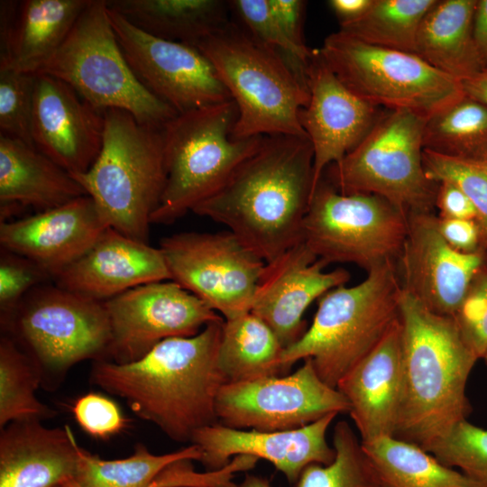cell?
Wrapping results in <instances>:
<instances>
[{
  "label": "cell",
  "mask_w": 487,
  "mask_h": 487,
  "mask_svg": "<svg viewBox=\"0 0 487 487\" xmlns=\"http://www.w3.org/2000/svg\"><path fill=\"white\" fill-rule=\"evenodd\" d=\"M462 86L466 96L487 105V69L462 81Z\"/></svg>",
  "instance_id": "681fc988"
},
{
  "label": "cell",
  "mask_w": 487,
  "mask_h": 487,
  "mask_svg": "<svg viewBox=\"0 0 487 487\" xmlns=\"http://www.w3.org/2000/svg\"><path fill=\"white\" fill-rule=\"evenodd\" d=\"M161 487H210L205 485H193V484H176V485H166Z\"/></svg>",
  "instance_id": "f5cc1de1"
},
{
  "label": "cell",
  "mask_w": 487,
  "mask_h": 487,
  "mask_svg": "<svg viewBox=\"0 0 487 487\" xmlns=\"http://www.w3.org/2000/svg\"><path fill=\"white\" fill-rule=\"evenodd\" d=\"M41 377L30 356L9 335L0 339V427L15 421L52 418L56 416L36 397Z\"/></svg>",
  "instance_id": "836d02e7"
},
{
  "label": "cell",
  "mask_w": 487,
  "mask_h": 487,
  "mask_svg": "<svg viewBox=\"0 0 487 487\" xmlns=\"http://www.w3.org/2000/svg\"><path fill=\"white\" fill-rule=\"evenodd\" d=\"M61 487H82L74 478L67 479Z\"/></svg>",
  "instance_id": "816d5d0a"
},
{
  "label": "cell",
  "mask_w": 487,
  "mask_h": 487,
  "mask_svg": "<svg viewBox=\"0 0 487 487\" xmlns=\"http://www.w3.org/2000/svg\"><path fill=\"white\" fill-rule=\"evenodd\" d=\"M485 256H486V258H487V249H486V251H485Z\"/></svg>",
  "instance_id": "11a10c76"
},
{
  "label": "cell",
  "mask_w": 487,
  "mask_h": 487,
  "mask_svg": "<svg viewBox=\"0 0 487 487\" xmlns=\"http://www.w3.org/2000/svg\"><path fill=\"white\" fill-rule=\"evenodd\" d=\"M403 394L394 437L426 450L472 411L465 389L479 360L453 317L401 290Z\"/></svg>",
  "instance_id": "3957f363"
},
{
  "label": "cell",
  "mask_w": 487,
  "mask_h": 487,
  "mask_svg": "<svg viewBox=\"0 0 487 487\" xmlns=\"http://www.w3.org/2000/svg\"><path fill=\"white\" fill-rule=\"evenodd\" d=\"M51 277L32 260L1 248L0 321L8 317L23 298Z\"/></svg>",
  "instance_id": "b9f144b4"
},
{
  "label": "cell",
  "mask_w": 487,
  "mask_h": 487,
  "mask_svg": "<svg viewBox=\"0 0 487 487\" xmlns=\"http://www.w3.org/2000/svg\"><path fill=\"white\" fill-rule=\"evenodd\" d=\"M237 487H272L270 482L263 477L246 473Z\"/></svg>",
  "instance_id": "f907efd6"
},
{
  "label": "cell",
  "mask_w": 487,
  "mask_h": 487,
  "mask_svg": "<svg viewBox=\"0 0 487 487\" xmlns=\"http://www.w3.org/2000/svg\"><path fill=\"white\" fill-rule=\"evenodd\" d=\"M453 318L466 345L478 359H482L487 352L486 256Z\"/></svg>",
  "instance_id": "60d3db41"
},
{
  "label": "cell",
  "mask_w": 487,
  "mask_h": 487,
  "mask_svg": "<svg viewBox=\"0 0 487 487\" xmlns=\"http://www.w3.org/2000/svg\"><path fill=\"white\" fill-rule=\"evenodd\" d=\"M437 218L438 230L452 248L464 253L485 252L475 220Z\"/></svg>",
  "instance_id": "ee69618b"
},
{
  "label": "cell",
  "mask_w": 487,
  "mask_h": 487,
  "mask_svg": "<svg viewBox=\"0 0 487 487\" xmlns=\"http://www.w3.org/2000/svg\"><path fill=\"white\" fill-rule=\"evenodd\" d=\"M407 234V215L371 194H343L322 179L302 224L301 240L319 260L354 263L369 272L396 263Z\"/></svg>",
  "instance_id": "7c38bea8"
},
{
  "label": "cell",
  "mask_w": 487,
  "mask_h": 487,
  "mask_svg": "<svg viewBox=\"0 0 487 487\" xmlns=\"http://www.w3.org/2000/svg\"><path fill=\"white\" fill-rule=\"evenodd\" d=\"M308 137L264 135L225 184L192 212L226 226L265 262L301 242L312 196Z\"/></svg>",
  "instance_id": "7a4b0ae2"
},
{
  "label": "cell",
  "mask_w": 487,
  "mask_h": 487,
  "mask_svg": "<svg viewBox=\"0 0 487 487\" xmlns=\"http://www.w3.org/2000/svg\"><path fill=\"white\" fill-rule=\"evenodd\" d=\"M334 460L328 464H312L300 473L294 487H383L361 439L349 423L334 427Z\"/></svg>",
  "instance_id": "d590c367"
},
{
  "label": "cell",
  "mask_w": 487,
  "mask_h": 487,
  "mask_svg": "<svg viewBox=\"0 0 487 487\" xmlns=\"http://www.w3.org/2000/svg\"><path fill=\"white\" fill-rule=\"evenodd\" d=\"M303 361L290 374L225 383L216 401L218 422L235 429L283 431L348 413L347 399L320 378L311 359Z\"/></svg>",
  "instance_id": "5bb4252c"
},
{
  "label": "cell",
  "mask_w": 487,
  "mask_h": 487,
  "mask_svg": "<svg viewBox=\"0 0 487 487\" xmlns=\"http://www.w3.org/2000/svg\"><path fill=\"white\" fill-rule=\"evenodd\" d=\"M110 227L87 195L32 216L0 223L2 249L23 255L53 280Z\"/></svg>",
  "instance_id": "7402d4cb"
},
{
  "label": "cell",
  "mask_w": 487,
  "mask_h": 487,
  "mask_svg": "<svg viewBox=\"0 0 487 487\" xmlns=\"http://www.w3.org/2000/svg\"><path fill=\"white\" fill-rule=\"evenodd\" d=\"M89 0L19 2L0 68L38 74L62 45Z\"/></svg>",
  "instance_id": "83f0119b"
},
{
  "label": "cell",
  "mask_w": 487,
  "mask_h": 487,
  "mask_svg": "<svg viewBox=\"0 0 487 487\" xmlns=\"http://www.w3.org/2000/svg\"><path fill=\"white\" fill-rule=\"evenodd\" d=\"M374 0H330L328 5L337 17L340 27L363 17Z\"/></svg>",
  "instance_id": "7dc6e473"
},
{
  "label": "cell",
  "mask_w": 487,
  "mask_h": 487,
  "mask_svg": "<svg viewBox=\"0 0 487 487\" xmlns=\"http://www.w3.org/2000/svg\"><path fill=\"white\" fill-rule=\"evenodd\" d=\"M283 349L270 326L249 312L225 319L217 363L225 383L284 375Z\"/></svg>",
  "instance_id": "f546056e"
},
{
  "label": "cell",
  "mask_w": 487,
  "mask_h": 487,
  "mask_svg": "<svg viewBox=\"0 0 487 487\" xmlns=\"http://www.w3.org/2000/svg\"><path fill=\"white\" fill-rule=\"evenodd\" d=\"M423 149L487 164V105L464 96L427 118Z\"/></svg>",
  "instance_id": "1f68e13d"
},
{
  "label": "cell",
  "mask_w": 487,
  "mask_h": 487,
  "mask_svg": "<svg viewBox=\"0 0 487 487\" xmlns=\"http://www.w3.org/2000/svg\"><path fill=\"white\" fill-rule=\"evenodd\" d=\"M437 184L435 207L438 209L439 218L476 220V209L460 188L447 181Z\"/></svg>",
  "instance_id": "bcb514c9"
},
{
  "label": "cell",
  "mask_w": 487,
  "mask_h": 487,
  "mask_svg": "<svg viewBox=\"0 0 487 487\" xmlns=\"http://www.w3.org/2000/svg\"><path fill=\"white\" fill-rule=\"evenodd\" d=\"M108 15L136 77L178 114L232 99L211 63L198 49L153 36L109 8Z\"/></svg>",
  "instance_id": "2e32d148"
},
{
  "label": "cell",
  "mask_w": 487,
  "mask_h": 487,
  "mask_svg": "<svg viewBox=\"0 0 487 487\" xmlns=\"http://www.w3.org/2000/svg\"><path fill=\"white\" fill-rule=\"evenodd\" d=\"M326 266L302 241L265 262L251 312L270 326L284 349L308 329L303 315L309 305L349 281L347 271H325Z\"/></svg>",
  "instance_id": "d6986e66"
},
{
  "label": "cell",
  "mask_w": 487,
  "mask_h": 487,
  "mask_svg": "<svg viewBox=\"0 0 487 487\" xmlns=\"http://www.w3.org/2000/svg\"><path fill=\"white\" fill-rule=\"evenodd\" d=\"M85 195L69 171L34 146L0 134L1 221L20 207L41 212Z\"/></svg>",
  "instance_id": "484cf974"
},
{
  "label": "cell",
  "mask_w": 487,
  "mask_h": 487,
  "mask_svg": "<svg viewBox=\"0 0 487 487\" xmlns=\"http://www.w3.org/2000/svg\"><path fill=\"white\" fill-rule=\"evenodd\" d=\"M78 444L69 426L9 423L0 432V487H61L75 476Z\"/></svg>",
  "instance_id": "d4e9b609"
},
{
  "label": "cell",
  "mask_w": 487,
  "mask_h": 487,
  "mask_svg": "<svg viewBox=\"0 0 487 487\" xmlns=\"http://www.w3.org/2000/svg\"><path fill=\"white\" fill-rule=\"evenodd\" d=\"M170 280L224 319L251 312L265 262L233 233L182 232L160 243Z\"/></svg>",
  "instance_id": "4fadbf2b"
},
{
  "label": "cell",
  "mask_w": 487,
  "mask_h": 487,
  "mask_svg": "<svg viewBox=\"0 0 487 487\" xmlns=\"http://www.w3.org/2000/svg\"><path fill=\"white\" fill-rule=\"evenodd\" d=\"M473 38L483 70L487 69V0L477 1L473 19Z\"/></svg>",
  "instance_id": "c3c4849f"
},
{
  "label": "cell",
  "mask_w": 487,
  "mask_h": 487,
  "mask_svg": "<svg viewBox=\"0 0 487 487\" xmlns=\"http://www.w3.org/2000/svg\"><path fill=\"white\" fill-rule=\"evenodd\" d=\"M104 112L64 81L36 74L32 119L33 146L70 174L87 171L103 144Z\"/></svg>",
  "instance_id": "44dd1931"
},
{
  "label": "cell",
  "mask_w": 487,
  "mask_h": 487,
  "mask_svg": "<svg viewBox=\"0 0 487 487\" xmlns=\"http://www.w3.org/2000/svg\"><path fill=\"white\" fill-rule=\"evenodd\" d=\"M107 7L158 38L193 46L228 20L220 0H106Z\"/></svg>",
  "instance_id": "f1b7e54d"
},
{
  "label": "cell",
  "mask_w": 487,
  "mask_h": 487,
  "mask_svg": "<svg viewBox=\"0 0 487 487\" xmlns=\"http://www.w3.org/2000/svg\"><path fill=\"white\" fill-rule=\"evenodd\" d=\"M361 442L394 436L403 394L401 325L399 319L381 341L337 383Z\"/></svg>",
  "instance_id": "cb8c5ba5"
},
{
  "label": "cell",
  "mask_w": 487,
  "mask_h": 487,
  "mask_svg": "<svg viewBox=\"0 0 487 487\" xmlns=\"http://www.w3.org/2000/svg\"><path fill=\"white\" fill-rule=\"evenodd\" d=\"M476 5V0H436L418 32L415 54L460 82L483 71L473 38Z\"/></svg>",
  "instance_id": "4316f807"
},
{
  "label": "cell",
  "mask_w": 487,
  "mask_h": 487,
  "mask_svg": "<svg viewBox=\"0 0 487 487\" xmlns=\"http://www.w3.org/2000/svg\"><path fill=\"white\" fill-rule=\"evenodd\" d=\"M229 5L236 12L247 32L263 45L277 51L293 71L307 81L306 69L312 53L295 47L286 37L269 0H233Z\"/></svg>",
  "instance_id": "f35d334b"
},
{
  "label": "cell",
  "mask_w": 487,
  "mask_h": 487,
  "mask_svg": "<svg viewBox=\"0 0 487 487\" xmlns=\"http://www.w3.org/2000/svg\"><path fill=\"white\" fill-rule=\"evenodd\" d=\"M337 414H329L305 427L283 431L235 429L219 422L198 430L191 439L200 451L199 461L207 471H218L231 458L250 455L271 463L289 483L312 464H328L335 452L326 433Z\"/></svg>",
  "instance_id": "ffe728a7"
},
{
  "label": "cell",
  "mask_w": 487,
  "mask_h": 487,
  "mask_svg": "<svg viewBox=\"0 0 487 487\" xmlns=\"http://www.w3.org/2000/svg\"><path fill=\"white\" fill-rule=\"evenodd\" d=\"M35 79L36 74L0 68V134L31 146Z\"/></svg>",
  "instance_id": "ab89813d"
},
{
  "label": "cell",
  "mask_w": 487,
  "mask_h": 487,
  "mask_svg": "<svg viewBox=\"0 0 487 487\" xmlns=\"http://www.w3.org/2000/svg\"><path fill=\"white\" fill-rule=\"evenodd\" d=\"M401 290L396 263L390 262L370 271L355 286L341 285L324 294L310 326L283 349L285 373L309 358L320 378L336 388L399 319Z\"/></svg>",
  "instance_id": "5b68a950"
},
{
  "label": "cell",
  "mask_w": 487,
  "mask_h": 487,
  "mask_svg": "<svg viewBox=\"0 0 487 487\" xmlns=\"http://www.w3.org/2000/svg\"><path fill=\"white\" fill-rule=\"evenodd\" d=\"M319 51L349 90L378 107L428 118L465 96L462 82L414 53L371 45L341 31L328 35Z\"/></svg>",
  "instance_id": "8fae6325"
},
{
  "label": "cell",
  "mask_w": 487,
  "mask_h": 487,
  "mask_svg": "<svg viewBox=\"0 0 487 487\" xmlns=\"http://www.w3.org/2000/svg\"><path fill=\"white\" fill-rule=\"evenodd\" d=\"M426 451L443 464L459 468L481 487H487V429L464 419Z\"/></svg>",
  "instance_id": "8d00e7d4"
},
{
  "label": "cell",
  "mask_w": 487,
  "mask_h": 487,
  "mask_svg": "<svg viewBox=\"0 0 487 487\" xmlns=\"http://www.w3.org/2000/svg\"><path fill=\"white\" fill-rule=\"evenodd\" d=\"M78 456L74 479L82 487H151L174 462L184 459L199 461L200 451L191 444L176 452L155 455L139 443L130 456L106 460L78 444Z\"/></svg>",
  "instance_id": "d6a6232c"
},
{
  "label": "cell",
  "mask_w": 487,
  "mask_h": 487,
  "mask_svg": "<svg viewBox=\"0 0 487 487\" xmlns=\"http://www.w3.org/2000/svg\"><path fill=\"white\" fill-rule=\"evenodd\" d=\"M235 103L234 139L285 134L308 137L299 112L309 93L284 58L229 22L196 42Z\"/></svg>",
  "instance_id": "277c9868"
},
{
  "label": "cell",
  "mask_w": 487,
  "mask_h": 487,
  "mask_svg": "<svg viewBox=\"0 0 487 487\" xmlns=\"http://www.w3.org/2000/svg\"><path fill=\"white\" fill-rule=\"evenodd\" d=\"M167 280L170 276L160 248L113 227L53 278L65 289L103 302L135 287Z\"/></svg>",
  "instance_id": "603a6c76"
},
{
  "label": "cell",
  "mask_w": 487,
  "mask_h": 487,
  "mask_svg": "<svg viewBox=\"0 0 487 487\" xmlns=\"http://www.w3.org/2000/svg\"><path fill=\"white\" fill-rule=\"evenodd\" d=\"M362 446L383 487H481L420 446L394 436H380Z\"/></svg>",
  "instance_id": "4dcf8cb0"
},
{
  "label": "cell",
  "mask_w": 487,
  "mask_h": 487,
  "mask_svg": "<svg viewBox=\"0 0 487 487\" xmlns=\"http://www.w3.org/2000/svg\"><path fill=\"white\" fill-rule=\"evenodd\" d=\"M306 77L309 98L299 117L313 148V195L324 170L353 151L382 113L338 79L319 49L312 50Z\"/></svg>",
  "instance_id": "ac0fdd59"
},
{
  "label": "cell",
  "mask_w": 487,
  "mask_h": 487,
  "mask_svg": "<svg viewBox=\"0 0 487 487\" xmlns=\"http://www.w3.org/2000/svg\"><path fill=\"white\" fill-rule=\"evenodd\" d=\"M482 359L484 360L485 364L487 365V352L485 353V354L483 355V357Z\"/></svg>",
  "instance_id": "db71d44e"
},
{
  "label": "cell",
  "mask_w": 487,
  "mask_h": 487,
  "mask_svg": "<svg viewBox=\"0 0 487 487\" xmlns=\"http://www.w3.org/2000/svg\"><path fill=\"white\" fill-rule=\"evenodd\" d=\"M224 321L193 336L165 339L132 363L96 361L90 382L125 400L170 439L191 442L198 430L218 423L216 401L225 383L217 363Z\"/></svg>",
  "instance_id": "6da1fadb"
},
{
  "label": "cell",
  "mask_w": 487,
  "mask_h": 487,
  "mask_svg": "<svg viewBox=\"0 0 487 487\" xmlns=\"http://www.w3.org/2000/svg\"><path fill=\"white\" fill-rule=\"evenodd\" d=\"M423 166L429 179L451 182L473 202L482 245L487 249V164L452 158L423 149Z\"/></svg>",
  "instance_id": "74e56055"
},
{
  "label": "cell",
  "mask_w": 487,
  "mask_h": 487,
  "mask_svg": "<svg viewBox=\"0 0 487 487\" xmlns=\"http://www.w3.org/2000/svg\"><path fill=\"white\" fill-rule=\"evenodd\" d=\"M38 74L59 78L100 111L119 109L163 128L178 112L150 92L128 64L106 0H89L66 40Z\"/></svg>",
  "instance_id": "ba28073f"
},
{
  "label": "cell",
  "mask_w": 487,
  "mask_h": 487,
  "mask_svg": "<svg viewBox=\"0 0 487 487\" xmlns=\"http://www.w3.org/2000/svg\"><path fill=\"white\" fill-rule=\"evenodd\" d=\"M436 2L374 0L363 17L340 31L371 45L415 54L420 23Z\"/></svg>",
  "instance_id": "e575fe53"
},
{
  "label": "cell",
  "mask_w": 487,
  "mask_h": 487,
  "mask_svg": "<svg viewBox=\"0 0 487 487\" xmlns=\"http://www.w3.org/2000/svg\"><path fill=\"white\" fill-rule=\"evenodd\" d=\"M426 120L407 110L382 114L353 151L330 165V183L343 194L379 196L407 216L433 212L438 184L423 166Z\"/></svg>",
  "instance_id": "30bf717a"
},
{
  "label": "cell",
  "mask_w": 487,
  "mask_h": 487,
  "mask_svg": "<svg viewBox=\"0 0 487 487\" xmlns=\"http://www.w3.org/2000/svg\"><path fill=\"white\" fill-rule=\"evenodd\" d=\"M271 9L289 41L303 51L310 50L305 44L303 22L306 2L302 0H269Z\"/></svg>",
  "instance_id": "f6af8a7d"
},
{
  "label": "cell",
  "mask_w": 487,
  "mask_h": 487,
  "mask_svg": "<svg viewBox=\"0 0 487 487\" xmlns=\"http://www.w3.org/2000/svg\"><path fill=\"white\" fill-rule=\"evenodd\" d=\"M101 151L85 172L70 174L110 227L149 243L152 214L166 183L163 128L139 123L119 109L104 111Z\"/></svg>",
  "instance_id": "8992f818"
},
{
  "label": "cell",
  "mask_w": 487,
  "mask_h": 487,
  "mask_svg": "<svg viewBox=\"0 0 487 487\" xmlns=\"http://www.w3.org/2000/svg\"><path fill=\"white\" fill-rule=\"evenodd\" d=\"M433 212L407 216V234L396 262L402 289L430 311L453 317L485 261V252L464 253L443 238Z\"/></svg>",
  "instance_id": "e0dca14e"
},
{
  "label": "cell",
  "mask_w": 487,
  "mask_h": 487,
  "mask_svg": "<svg viewBox=\"0 0 487 487\" xmlns=\"http://www.w3.org/2000/svg\"><path fill=\"white\" fill-rule=\"evenodd\" d=\"M71 411L82 430L95 438H108L121 432L127 425L118 405L97 392L78 398Z\"/></svg>",
  "instance_id": "7bdbcfd3"
},
{
  "label": "cell",
  "mask_w": 487,
  "mask_h": 487,
  "mask_svg": "<svg viewBox=\"0 0 487 487\" xmlns=\"http://www.w3.org/2000/svg\"><path fill=\"white\" fill-rule=\"evenodd\" d=\"M229 101L178 114L163 127L166 183L152 224H172L216 193L264 135L234 139Z\"/></svg>",
  "instance_id": "52a82bcc"
},
{
  "label": "cell",
  "mask_w": 487,
  "mask_h": 487,
  "mask_svg": "<svg viewBox=\"0 0 487 487\" xmlns=\"http://www.w3.org/2000/svg\"><path fill=\"white\" fill-rule=\"evenodd\" d=\"M110 323L108 361L139 360L161 341L189 337L224 317L178 283L157 281L104 301Z\"/></svg>",
  "instance_id": "9a60e30c"
},
{
  "label": "cell",
  "mask_w": 487,
  "mask_h": 487,
  "mask_svg": "<svg viewBox=\"0 0 487 487\" xmlns=\"http://www.w3.org/2000/svg\"><path fill=\"white\" fill-rule=\"evenodd\" d=\"M1 328L32 360L45 388L60 384L82 361L108 359L111 329L105 303L55 283L30 290Z\"/></svg>",
  "instance_id": "9c48e42d"
}]
</instances>
